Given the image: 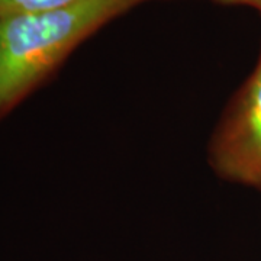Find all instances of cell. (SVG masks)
I'll return each instance as SVG.
<instances>
[{"instance_id":"1","label":"cell","mask_w":261,"mask_h":261,"mask_svg":"<svg viewBox=\"0 0 261 261\" xmlns=\"http://www.w3.org/2000/svg\"><path fill=\"white\" fill-rule=\"evenodd\" d=\"M148 2L157 0H80L0 18V121L49 83L89 38Z\"/></svg>"},{"instance_id":"2","label":"cell","mask_w":261,"mask_h":261,"mask_svg":"<svg viewBox=\"0 0 261 261\" xmlns=\"http://www.w3.org/2000/svg\"><path fill=\"white\" fill-rule=\"evenodd\" d=\"M207 163L225 181L261 190V48L251 74L215 126Z\"/></svg>"},{"instance_id":"3","label":"cell","mask_w":261,"mask_h":261,"mask_svg":"<svg viewBox=\"0 0 261 261\" xmlns=\"http://www.w3.org/2000/svg\"><path fill=\"white\" fill-rule=\"evenodd\" d=\"M77 2L80 0H0V18L58 9Z\"/></svg>"},{"instance_id":"4","label":"cell","mask_w":261,"mask_h":261,"mask_svg":"<svg viewBox=\"0 0 261 261\" xmlns=\"http://www.w3.org/2000/svg\"><path fill=\"white\" fill-rule=\"evenodd\" d=\"M219 6H243L258 12L261 15V0H206Z\"/></svg>"}]
</instances>
